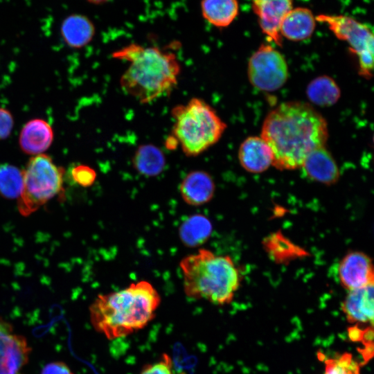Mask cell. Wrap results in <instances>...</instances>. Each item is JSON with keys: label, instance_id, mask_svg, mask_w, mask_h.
<instances>
[{"label": "cell", "instance_id": "cell-6", "mask_svg": "<svg viewBox=\"0 0 374 374\" xmlns=\"http://www.w3.org/2000/svg\"><path fill=\"white\" fill-rule=\"evenodd\" d=\"M23 173V186L18 197V208L28 216L57 195L64 193V170L45 154L28 161Z\"/></svg>", "mask_w": 374, "mask_h": 374}, {"label": "cell", "instance_id": "cell-8", "mask_svg": "<svg viewBox=\"0 0 374 374\" xmlns=\"http://www.w3.org/2000/svg\"><path fill=\"white\" fill-rule=\"evenodd\" d=\"M248 78L256 88L274 91L280 88L288 78V67L283 55L269 44H262L251 56Z\"/></svg>", "mask_w": 374, "mask_h": 374}, {"label": "cell", "instance_id": "cell-29", "mask_svg": "<svg viewBox=\"0 0 374 374\" xmlns=\"http://www.w3.org/2000/svg\"><path fill=\"white\" fill-rule=\"evenodd\" d=\"M87 1L91 3L99 5V4L107 3L110 0H87Z\"/></svg>", "mask_w": 374, "mask_h": 374}, {"label": "cell", "instance_id": "cell-14", "mask_svg": "<svg viewBox=\"0 0 374 374\" xmlns=\"http://www.w3.org/2000/svg\"><path fill=\"white\" fill-rule=\"evenodd\" d=\"M373 285L348 291L341 308L350 323L373 324Z\"/></svg>", "mask_w": 374, "mask_h": 374}, {"label": "cell", "instance_id": "cell-15", "mask_svg": "<svg viewBox=\"0 0 374 374\" xmlns=\"http://www.w3.org/2000/svg\"><path fill=\"white\" fill-rule=\"evenodd\" d=\"M238 159L242 167L247 171L259 173L272 165L273 154L263 139L249 136L240 146Z\"/></svg>", "mask_w": 374, "mask_h": 374}, {"label": "cell", "instance_id": "cell-13", "mask_svg": "<svg viewBox=\"0 0 374 374\" xmlns=\"http://www.w3.org/2000/svg\"><path fill=\"white\" fill-rule=\"evenodd\" d=\"M301 168L308 178L322 184H332L339 179L337 165L325 145L309 153Z\"/></svg>", "mask_w": 374, "mask_h": 374}, {"label": "cell", "instance_id": "cell-1", "mask_svg": "<svg viewBox=\"0 0 374 374\" xmlns=\"http://www.w3.org/2000/svg\"><path fill=\"white\" fill-rule=\"evenodd\" d=\"M328 136L324 118L302 102L283 103L272 109L260 135L272 152V165L280 170L301 168L309 153L325 145Z\"/></svg>", "mask_w": 374, "mask_h": 374}, {"label": "cell", "instance_id": "cell-24", "mask_svg": "<svg viewBox=\"0 0 374 374\" xmlns=\"http://www.w3.org/2000/svg\"><path fill=\"white\" fill-rule=\"evenodd\" d=\"M325 364L324 374H360V366L350 353L329 359Z\"/></svg>", "mask_w": 374, "mask_h": 374}, {"label": "cell", "instance_id": "cell-9", "mask_svg": "<svg viewBox=\"0 0 374 374\" xmlns=\"http://www.w3.org/2000/svg\"><path fill=\"white\" fill-rule=\"evenodd\" d=\"M30 352L26 339L0 319V374H22Z\"/></svg>", "mask_w": 374, "mask_h": 374}, {"label": "cell", "instance_id": "cell-2", "mask_svg": "<svg viewBox=\"0 0 374 374\" xmlns=\"http://www.w3.org/2000/svg\"><path fill=\"white\" fill-rule=\"evenodd\" d=\"M161 296L148 281L132 283L116 292L99 294L89 308L93 327L109 340L145 328L155 317Z\"/></svg>", "mask_w": 374, "mask_h": 374}, {"label": "cell", "instance_id": "cell-21", "mask_svg": "<svg viewBox=\"0 0 374 374\" xmlns=\"http://www.w3.org/2000/svg\"><path fill=\"white\" fill-rule=\"evenodd\" d=\"M134 169L141 175L154 177L159 175L166 166V157L162 150L152 145H140L132 157Z\"/></svg>", "mask_w": 374, "mask_h": 374}, {"label": "cell", "instance_id": "cell-3", "mask_svg": "<svg viewBox=\"0 0 374 374\" xmlns=\"http://www.w3.org/2000/svg\"><path fill=\"white\" fill-rule=\"evenodd\" d=\"M112 56L128 62L120 85L141 104L169 95L177 85L181 64L172 52L132 43L113 52Z\"/></svg>", "mask_w": 374, "mask_h": 374}, {"label": "cell", "instance_id": "cell-20", "mask_svg": "<svg viewBox=\"0 0 374 374\" xmlns=\"http://www.w3.org/2000/svg\"><path fill=\"white\" fill-rule=\"evenodd\" d=\"M202 15L210 24L216 27H226L238 14L237 0H202Z\"/></svg>", "mask_w": 374, "mask_h": 374}, {"label": "cell", "instance_id": "cell-5", "mask_svg": "<svg viewBox=\"0 0 374 374\" xmlns=\"http://www.w3.org/2000/svg\"><path fill=\"white\" fill-rule=\"evenodd\" d=\"M172 136L188 157H196L215 145L226 124L205 100L193 98L184 105L174 107Z\"/></svg>", "mask_w": 374, "mask_h": 374}, {"label": "cell", "instance_id": "cell-12", "mask_svg": "<svg viewBox=\"0 0 374 374\" xmlns=\"http://www.w3.org/2000/svg\"><path fill=\"white\" fill-rule=\"evenodd\" d=\"M215 190L210 174L204 170H193L182 179L179 192L183 200L190 206H201L209 202Z\"/></svg>", "mask_w": 374, "mask_h": 374}, {"label": "cell", "instance_id": "cell-25", "mask_svg": "<svg viewBox=\"0 0 374 374\" xmlns=\"http://www.w3.org/2000/svg\"><path fill=\"white\" fill-rule=\"evenodd\" d=\"M139 374H175L172 359L163 353L158 361L145 365Z\"/></svg>", "mask_w": 374, "mask_h": 374}, {"label": "cell", "instance_id": "cell-16", "mask_svg": "<svg viewBox=\"0 0 374 374\" xmlns=\"http://www.w3.org/2000/svg\"><path fill=\"white\" fill-rule=\"evenodd\" d=\"M53 139V132L51 125L42 119H33L22 128L19 145L25 153L39 154L49 148Z\"/></svg>", "mask_w": 374, "mask_h": 374}, {"label": "cell", "instance_id": "cell-7", "mask_svg": "<svg viewBox=\"0 0 374 374\" xmlns=\"http://www.w3.org/2000/svg\"><path fill=\"white\" fill-rule=\"evenodd\" d=\"M316 19L328 25L339 39L346 41L358 58L359 74L372 76L373 69V34L369 27L344 15H320Z\"/></svg>", "mask_w": 374, "mask_h": 374}, {"label": "cell", "instance_id": "cell-17", "mask_svg": "<svg viewBox=\"0 0 374 374\" xmlns=\"http://www.w3.org/2000/svg\"><path fill=\"white\" fill-rule=\"evenodd\" d=\"M315 28V19L305 8H292L283 17L280 33L292 41H301L310 37Z\"/></svg>", "mask_w": 374, "mask_h": 374}, {"label": "cell", "instance_id": "cell-22", "mask_svg": "<svg viewBox=\"0 0 374 374\" xmlns=\"http://www.w3.org/2000/svg\"><path fill=\"white\" fill-rule=\"evenodd\" d=\"M306 93L312 103L321 107H329L338 101L341 91L332 78L321 75L308 84Z\"/></svg>", "mask_w": 374, "mask_h": 374}, {"label": "cell", "instance_id": "cell-26", "mask_svg": "<svg viewBox=\"0 0 374 374\" xmlns=\"http://www.w3.org/2000/svg\"><path fill=\"white\" fill-rule=\"evenodd\" d=\"M73 179L78 185L83 187L91 186L96 179V171L85 165H78L71 170Z\"/></svg>", "mask_w": 374, "mask_h": 374}, {"label": "cell", "instance_id": "cell-19", "mask_svg": "<svg viewBox=\"0 0 374 374\" xmlns=\"http://www.w3.org/2000/svg\"><path fill=\"white\" fill-rule=\"evenodd\" d=\"M212 231L213 226L208 217L202 214H194L181 224L179 235L186 247H197L208 240Z\"/></svg>", "mask_w": 374, "mask_h": 374}, {"label": "cell", "instance_id": "cell-18", "mask_svg": "<svg viewBox=\"0 0 374 374\" xmlns=\"http://www.w3.org/2000/svg\"><path fill=\"white\" fill-rule=\"evenodd\" d=\"M60 32L64 41L69 46L80 48L92 40L96 29L93 22L87 16L82 14H72L62 21Z\"/></svg>", "mask_w": 374, "mask_h": 374}, {"label": "cell", "instance_id": "cell-28", "mask_svg": "<svg viewBox=\"0 0 374 374\" xmlns=\"http://www.w3.org/2000/svg\"><path fill=\"white\" fill-rule=\"evenodd\" d=\"M41 374H73L68 366L60 362H51L46 364Z\"/></svg>", "mask_w": 374, "mask_h": 374}, {"label": "cell", "instance_id": "cell-27", "mask_svg": "<svg viewBox=\"0 0 374 374\" xmlns=\"http://www.w3.org/2000/svg\"><path fill=\"white\" fill-rule=\"evenodd\" d=\"M13 127V118L9 111L0 107V139L8 137Z\"/></svg>", "mask_w": 374, "mask_h": 374}, {"label": "cell", "instance_id": "cell-4", "mask_svg": "<svg viewBox=\"0 0 374 374\" xmlns=\"http://www.w3.org/2000/svg\"><path fill=\"white\" fill-rule=\"evenodd\" d=\"M186 296L223 305L231 302L240 278L229 256L216 255L206 249L183 258L179 262Z\"/></svg>", "mask_w": 374, "mask_h": 374}, {"label": "cell", "instance_id": "cell-11", "mask_svg": "<svg viewBox=\"0 0 374 374\" xmlns=\"http://www.w3.org/2000/svg\"><path fill=\"white\" fill-rule=\"evenodd\" d=\"M251 2L262 32L276 44L281 46L280 26L285 15L292 8V0H251Z\"/></svg>", "mask_w": 374, "mask_h": 374}, {"label": "cell", "instance_id": "cell-10", "mask_svg": "<svg viewBox=\"0 0 374 374\" xmlns=\"http://www.w3.org/2000/svg\"><path fill=\"white\" fill-rule=\"evenodd\" d=\"M338 278L342 287L348 291L374 284L371 259L361 251L348 253L339 264Z\"/></svg>", "mask_w": 374, "mask_h": 374}, {"label": "cell", "instance_id": "cell-23", "mask_svg": "<svg viewBox=\"0 0 374 374\" xmlns=\"http://www.w3.org/2000/svg\"><path fill=\"white\" fill-rule=\"evenodd\" d=\"M23 186V173L15 166H0V193L8 198L19 197Z\"/></svg>", "mask_w": 374, "mask_h": 374}]
</instances>
